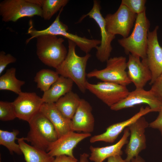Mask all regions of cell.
Wrapping results in <instances>:
<instances>
[{
    "mask_svg": "<svg viewBox=\"0 0 162 162\" xmlns=\"http://www.w3.org/2000/svg\"><path fill=\"white\" fill-rule=\"evenodd\" d=\"M68 50L67 56L61 64L56 69L60 76L72 80L80 91L84 93L86 89L87 62L91 55L86 54L83 56H78L75 52L76 46L73 41L68 40Z\"/></svg>",
    "mask_w": 162,
    "mask_h": 162,
    "instance_id": "obj_1",
    "label": "cell"
},
{
    "mask_svg": "<svg viewBox=\"0 0 162 162\" xmlns=\"http://www.w3.org/2000/svg\"><path fill=\"white\" fill-rule=\"evenodd\" d=\"M146 10L137 14L131 34L127 38L118 40L126 53L137 56L142 60L146 57L148 35L150 25Z\"/></svg>",
    "mask_w": 162,
    "mask_h": 162,
    "instance_id": "obj_2",
    "label": "cell"
},
{
    "mask_svg": "<svg viewBox=\"0 0 162 162\" xmlns=\"http://www.w3.org/2000/svg\"><path fill=\"white\" fill-rule=\"evenodd\" d=\"M36 54L40 60L50 67L58 68L65 58L67 51L64 39L56 36L44 35L36 38Z\"/></svg>",
    "mask_w": 162,
    "mask_h": 162,
    "instance_id": "obj_3",
    "label": "cell"
},
{
    "mask_svg": "<svg viewBox=\"0 0 162 162\" xmlns=\"http://www.w3.org/2000/svg\"><path fill=\"white\" fill-rule=\"evenodd\" d=\"M29 130L26 140L31 145L47 152L50 145L58 139L55 128L50 121L40 111L28 122Z\"/></svg>",
    "mask_w": 162,
    "mask_h": 162,
    "instance_id": "obj_4",
    "label": "cell"
},
{
    "mask_svg": "<svg viewBox=\"0 0 162 162\" xmlns=\"http://www.w3.org/2000/svg\"><path fill=\"white\" fill-rule=\"evenodd\" d=\"M63 9L60 10L54 21L47 28L40 30L33 29L31 32L32 38H34L44 35L62 36L74 42L86 54L89 53L92 49L100 45V40L89 39L68 32V26L60 21V15Z\"/></svg>",
    "mask_w": 162,
    "mask_h": 162,
    "instance_id": "obj_5",
    "label": "cell"
},
{
    "mask_svg": "<svg viewBox=\"0 0 162 162\" xmlns=\"http://www.w3.org/2000/svg\"><path fill=\"white\" fill-rule=\"evenodd\" d=\"M106 62L104 68L100 70L94 69L87 74L86 76L126 86L131 82L126 70L127 62L125 57L110 58Z\"/></svg>",
    "mask_w": 162,
    "mask_h": 162,
    "instance_id": "obj_6",
    "label": "cell"
},
{
    "mask_svg": "<svg viewBox=\"0 0 162 162\" xmlns=\"http://www.w3.org/2000/svg\"><path fill=\"white\" fill-rule=\"evenodd\" d=\"M0 15L4 22H15L24 17H42V9L28 0H4L0 3Z\"/></svg>",
    "mask_w": 162,
    "mask_h": 162,
    "instance_id": "obj_7",
    "label": "cell"
},
{
    "mask_svg": "<svg viewBox=\"0 0 162 162\" xmlns=\"http://www.w3.org/2000/svg\"><path fill=\"white\" fill-rule=\"evenodd\" d=\"M100 6L99 2L93 1V5L91 10L86 14L82 16L79 20L81 22L86 17L88 16L93 19L99 26L101 36L100 44L95 48L97 50L96 57L100 61L103 62L110 58L112 50L111 42L115 36L110 33L106 27L105 18L100 12Z\"/></svg>",
    "mask_w": 162,
    "mask_h": 162,
    "instance_id": "obj_8",
    "label": "cell"
},
{
    "mask_svg": "<svg viewBox=\"0 0 162 162\" xmlns=\"http://www.w3.org/2000/svg\"><path fill=\"white\" fill-rule=\"evenodd\" d=\"M137 15L126 6L121 4L116 12L108 14L104 18L107 30L113 35L118 34L123 38L127 37L135 22Z\"/></svg>",
    "mask_w": 162,
    "mask_h": 162,
    "instance_id": "obj_9",
    "label": "cell"
},
{
    "mask_svg": "<svg viewBox=\"0 0 162 162\" xmlns=\"http://www.w3.org/2000/svg\"><path fill=\"white\" fill-rule=\"evenodd\" d=\"M86 87L110 107L125 98L129 92L126 86L106 82L92 84L87 81Z\"/></svg>",
    "mask_w": 162,
    "mask_h": 162,
    "instance_id": "obj_10",
    "label": "cell"
},
{
    "mask_svg": "<svg viewBox=\"0 0 162 162\" xmlns=\"http://www.w3.org/2000/svg\"><path fill=\"white\" fill-rule=\"evenodd\" d=\"M146 104L152 112H159L162 108V102L150 89L146 91L142 88H136L129 92L124 99L110 107L114 111L134 107L138 105Z\"/></svg>",
    "mask_w": 162,
    "mask_h": 162,
    "instance_id": "obj_11",
    "label": "cell"
},
{
    "mask_svg": "<svg viewBox=\"0 0 162 162\" xmlns=\"http://www.w3.org/2000/svg\"><path fill=\"white\" fill-rule=\"evenodd\" d=\"M159 26H156L148 35L146 57L142 61L147 65L152 75L149 84L152 85L162 74V47L160 45L158 38Z\"/></svg>",
    "mask_w": 162,
    "mask_h": 162,
    "instance_id": "obj_12",
    "label": "cell"
},
{
    "mask_svg": "<svg viewBox=\"0 0 162 162\" xmlns=\"http://www.w3.org/2000/svg\"><path fill=\"white\" fill-rule=\"evenodd\" d=\"M149 124L143 116L130 124L128 127L130 132V138L125 149L126 158L125 160L130 162L133 158L146 147L145 129Z\"/></svg>",
    "mask_w": 162,
    "mask_h": 162,
    "instance_id": "obj_13",
    "label": "cell"
},
{
    "mask_svg": "<svg viewBox=\"0 0 162 162\" xmlns=\"http://www.w3.org/2000/svg\"><path fill=\"white\" fill-rule=\"evenodd\" d=\"M13 102L17 118L28 122L40 111L44 103L36 93L22 92Z\"/></svg>",
    "mask_w": 162,
    "mask_h": 162,
    "instance_id": "obj_14",
    "label": "cell"
},
{
    "mask_svg": "<svg viewBox=\"0 0 162 162\" xmlns=\"http://www.w3.org/2000/svg\"><path fill=\"white\" fill-rule=\"evenodd\" d=\"M91 136L90 133H79L70 131L51 144L47 153L54 157L63 155L74 157L73 150L74 148L81 141Z\"/></svg>",
    "mask_w": 162,
    "mask_h": 162,
    "instance_id": "obj_15",
    "label": "cell"
},
{
    "mask_svg": "<svg viewBox=\"0 0 162 162\" xmlns=\"http://www.w3.org/2000/svg\"><path fill=\"white\" fill-rule=\"evenodd\" d=\"M152 112L148 106L145 108L141 107L139 111L133 116L124 121L112 124L106 129L104 133L94 135L90 139L91 143L103 141L106 142L113 143L117 138L123 130L140 117L147 113Z\"/></svg>",
    "mask_w": 162,
    "mask_h": 162,
    "instance_id": "obj_16",
    "label": "cell"
},
{
    "mask_svg": "<svg viewBox=\"0 0 162 162\" xmlns=\"http://www.w3.org/2000/svg\"><path fill=\"white\" fill-rule=\"evenodd\" d=\"M140 58L129 54L127 63L128 77L136 88H142L152 78L151 73L146 64Z\"/></svg>",
    "mask_w": 162,
    "mask_h": 162,
    "instance_id": "obj_17",
    "label": "cell"
},
{
    "mask_svg": "<svg viewBox=\"0 0 162 162\" xmlns=\"http://www.w3.org/2000/svg\"><path fill=\"white\" fill-rule=\"evenodd\" d=\"M92 108L86 100L81 99L79 105L71 119V129L73 131L90 133L94 130V118Z\"/></svg>",
    "mask_w": 162,
    "mask_h": 162,
    "instance_id": "obj_18",
    "label": "cell"
},
{
    "mask_svg": "<svg viewBox=\"0 0 162 162\" xmlns=\"http://www.w3.org/2000/svg\"><path fill=\"white\" fill-rule=\"evenodd\" d=\"M130 132L128 127L124 129L123 134L119 141L116 143L109 146L98 147L91 146V152L89 159L94 162H103L108 158L117 155H121L123 153L122 148L128 142V139Z\"/></svg>",
    "mask_w": 162,
    "mask_h": 162,
    "instance_id": "obj_19",
    "label": "cell"
},
{
    "mask_svg": "<svg viewBox=\"0 0 162 162\" xmlns=\"http://www.w3.org/2000/svg\"><path fill=\"white\" fill-rule=\"evenodd\" d=\"M40 111L51 122L57 133L58 138L72 131L71 120L64 117L57 108L55 103H44Z\"/></svg>",
    "mask_w": 162,
    "mask_h": 162,
    "instance_id": "obj_20",
    "label": "cell"
},
{
    "mask_svg": "<svg viewBox=\"0 0 162 162\" xmlns=\"http://www.w3.org/2000/svg\"><path fill=\"white\" fill-rule=\"evenodd\" d=\"M74 83L71 79L60 76L50 88L44 92L41 98L44 103H55L61 97L72 91Z\"/></svg>",
    "mask_w": 162,
    "mask_h": 162,
    "instance_id": "obj_21",
    "label": "cell"
},
{
    "mask_svg": "<svg viewBox=\"0 0 162 162\" xmlns=\"http://www.w3.org/2000/svg\"><path fill=\"white\" fill-rule=\"evenodd\" d=\"M17 140L26 162L53 161L54 157L51 156L47 152L27 143L24 137L18 138Z\"/></svg>",
    "mask_w": 162,
    "mask_h": 162,
    "instance_id": "obj_22",
    "label": "cell"
},
{
    "mask_svg": "<svg viewBox=\"0 0 162 162\" xmlns=\"http://www.w3.org/2000/svg\"><path fill=\"white\" fill-rule=\"evenodd\" d=\"M81 99L71 91L61 97L55 103L60 112L65 118L71 120L79 105Z\"/></svg>",
    "mask_w": 162,
    "mask_h": 162,
    "instance_id": "obj_23",
    "label": "cell"
},
{
    "mask_svg": "<svg viewBox=\"0 0 162 162\" xmlns=\"http://www.w3.org/2000/svg\"><path fill=\"white\" fill-rule=\"evenodd\" d=\"M16 69L11 68L0 77V90H7L19 94L21 91V87L24 81L19 80L16 76Z\"/></svg>",
    "mask_w": 162,
    "mask_h": 162,
    "instance_id": "obj_24",
    "label": "cell"
},
{
    "mask_svg": "<svg viewBox=\"0 0 162 162\" xmlns=\"http://www.w3.org/2000/svg\"><path fill=\"white\" fill-rule=\"evenodd\" d=\"M59 76L56 71L43 69L37 73L34 81L37 83V88L44 92L50 88Z\"/></svg>",
    "mask_w": 162,
    "mask_h": 162,
    "instance_id": "obj_25",
    "label": "cell"
},
{
    "mask_svg": "<svg viewBox=\"0 0 162 162\" xmlns=\"http://www.w3.org/2000/svg\"><path fill=\"white\" fill-rule=\"evenodd\" d=\"M19 133L17 130H14L11 132L0 130V145L6 147L11 154L14 152L18 154H22L19 145L15 142Z\"/></svg>",
    "mask_w": 162,
    "mask_h": 162,
    "instance_id": "obj_26",
    "label": "cell"
},
{
    "mask_svg": "<svg viewBox=\"0 0 162 162\" xmlns=\"http://www.w3.org/2000/svg\"><path fill=\"white\" fill-rule=\"evenodd\" d=\"M68 0H43L41 6L42 17L49 20L68 2Z\"/></svg>",
    "mask_w": 162,
    "mask_h": 162,
    "instance_id": "obj_27",
    "label": "cell"
},
{
    "mask_svg": "<svg viewBox=\"0 0 162 162\" xmlns=\"http://www.w3.org/2000/svg\"><path fill=\"white\" fill-rule=\"evenodd\" d=\"M17 118L13 102L0 101V120L2 121L12 120Z\"/></svg>",
    "mask_w": 162,
    "mask_h": 162,
    "instance_id": "obj_28",
    "label": "cell"
},
{
    "mask_svg": "<svg viewBox=\"0 0 162 162\" xmlns=\"http://www.w3.org/2000/svg\"><path fill=\"white\" fill-rule=\"evenodd\" d=\"M145 0H122L121 4L126 6L132 12L138 14L146 10Z\"/></svg>",
    "mask_w": 162,
    "mask_h": 162,
    "instance_id": "obj_29",
    "label": "cell"
},
{
    "mask_svg": "<svg viewBox=\"0 0 162 162\" xmlns=\"http://www.w3.org/2000/svg\"><path fill=\"white\" fill-rule=\"evenodd\" d=\"M16 61V58L11 54H6L4 51H0V74H1L8 64L14 63Z\"/></svg>",
    "mask_w": 162,
    "mask_h": 162,
    "instance_id": "obj_30",
    "label": "cell"
},
{
    "mask_svg": "<svg viewBox=\"0 0 162 162\" xmlns=\"http://www.w3.org/2000/svg\"><path fill=\"white\" fill-rule=\"evenodd\" d=\"M150 90L162 102V74L152 85Z\"/></svg>",
    "mask_w": 162,
    "mask_h": 162,
    "instance_id": "obj_31",
    "label": "cell"
},
{
    "mask_svg": "<svg viewBox=\"0 0 162 162\" xmlns=\"http://www.w3.org/2000/svg\"><path fill=\"white\" fill-rule=\"evenodd\" d=\"M158 116L154 121L149 123V126L158 130L162 136V108L158 112Z\"/></svg>",
    "mask_w": 162,
    "mask_h": 162,
    "instance_id": "obj_32",
    "label": "cell"
},
{
    "mask_svg": "<svg viewBox=\"0 0 162 162\" xmlns=\"http://www.w3.org/2000/svg\"><path fill=\"white\" fill-rule=\"evenodd\" d=\"M78 160L74 157H72L63 155L56 157L52 162H77Z\"/></svg>",
    "mask_w": 162,
    "mask_h": 162,
    "instance_id": "obj_33",
    "label": "cell"
},
{
    "mask_svg": "<svg viewBox=\"0 0 162 162\" xmlns=\"http://www.w3.org/2000/svg\"><path fill=\"white\" fill-rule=\"evenodd\" d=\"M107 162H128L123 159L121 155H117L112 156L107 159Z\"/></svg>",
    "mask_w": 162,
    "mask_h": 162,
    "instance_id": "obj_34",
    "label": "cell"
},
{
    "mask_svg": "<svg viewBox=\"0 0 162 162\" xmlns=\"http://www.w3.org/2000/svg\"><path fill=\"white\" fill-rule=\"evenodd\" d=\"M89 155L86 153L81 154L80 156L79 162H89Z\"/></svg>",
    "mask_w": 162,
    "mask_h": 162,
    "instance_id": "obj_35",
    "label": "cell"
},
{
    "mask_svg": "<svg viewBox=\"0 0 162 162\" xmlns=\"http://www.w3.org/2000/svg\"><path fill=\"white\" fill-rule=\"evenodd\" d=\"M130 162H145L144 160L139 155L133 158Z\"/></svg>",
    "mask_w": 162,
    "mask_h": 162,
    "instance_id": "obj_36",
    "label": "cell"
},
{
    "mask_svg": "<svg viewBox=\"0 0 162 162\" xmlns=\"http://www.w3.org/2000/svg\"><path fill=\"white\" fill-rule=\"evenodd\" d=\"M0 162H1V161H0Z\"/></svg>",
    "mask_w": 162,
    "mask_h": 162,
    "instance_id": "obj_37",
    "label": "cell"
}]
</instances>
